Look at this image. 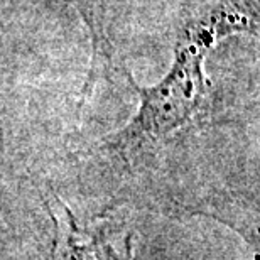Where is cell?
<instances>
[{
	"mask_svg": "<svg viewBox=\"0 0 260 260\" xmlns=\"http://www.w3.org/2000/svg\"><path fill=\"white\" fill-rule=\"evenodd\" d=\"M210 43V38L183 43L168 78L154 88L139 90L142 107L132 125L122 132L118 140L122 147H132L145 139L166 135L200 115L208 102L203 58Z\"/></svg>",
	"mask_w": 260,
	"mask_h": 260,
	"instance_id": "cell-1",
	"label": "cell"
}]
</instances>
